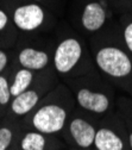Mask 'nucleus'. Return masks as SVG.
<instances>
[{"label": "nucleus", "mask_w": 132, "mask_h": 150, "mask_svg": "<svg viewBox=\"0 0 132 150\" xmlns=\"http://www.w3.org/2000/svg\"><path fill=\"white\" fill-rule=\"evenodd\" d=\"M57 85L59 76L52 68L38 73L33 83L25 92L12 98L10 104V113L14 118H24Z\"/></svg>", "instance_id": "nucleus-8"}, {"label": "nucleus", "mask_w": 132, "mask_h": 150, "mask_svg": "<svg viewBox=\"0 0 132 150\" xmlns=\"http://www.w3.org/2000/svg\"><path fill=\"white\" fill-rule=\"evenodd\" d=\"M94 148L95 150H130L126 126L118 110L99 119Z\"/></svg>", "instance_id": "nucleus-9"}, {"label": "nucleus", "mask_w": 132, "mask_h": 150, "mask_svg": "<svg viewBox=\"0 0 132 150\" xmlns=\"http://www.w3.org/2000/svg\"><path fill=\"white\" fill-rule=\"evenodd\" d=\"M117 110L121 115V118L126 126L127 141L130 150H132V100L130 97H117Z\"/></svg>", "instance_id": "nucleus-14"}, {"label": "nucleus", "mask_w": 132, "mask_h": 150, "mask_svg": "<svg viewBox=\"0 0 132 150\" xmlns=\"http://www.w3.org/2000/svg\"><path fill=\"white\" fill-rule=\"evenodd\" d=\"M0 38H4L7 45H13L19 38V32L13 25L8 6H0Z\"/></svg>", "instance_id": "nucleus-13"}, {"label": "nucleus", "mask_w": 132, "mask_h": 150, "mask_svg": "<svg viewBox=\"0 0 132 150\" xmlns=\"http://www.w3.org/2000/svg\"><path fill=\"white\" fill-rule=\"evenodd\" d=\"M78 150H92V149H78Z\"/></svg>", "instance_id": "nucleus-23"}, {"label": "nucleus", "mask_w": 132, "mask_h": 150, "mask_svg": "<svg viewBox=\"0 0 132 150\" xmlns=\"http://www.w3.org/2000/svg\"><path fill=\"white\" fill-rule=\"evenodd\" d=\"M98 122V119L75 106L62 134L69 143L78 149H92L94 146Z\"/></svg>", "instance_id": "nucleus-10"}, {"label": "nucleus", "mask_w": 132, "mask_h": 150, "mask_svg": "<svg viewBox=\"0 0 132 150\" xmlns=\"http://www.w3.org/2000/svg\"><path fill=\"white\" fill-rule=\"evenodd\" d=\"M52 36V69L59 78L66 81L95 69L86 37L64 18L60 21Z\"/></svg>", "instance_id": "nucleus-2"}, {"label": "nucleus", "mask_w": 132, "mask_h": 150, "mask_svg": "<svg viewBox=\"0 0 132 150\" xmlns=\"http://www.w3.org/2000/svg\"><path fill=\"white\" fill-rule=\"evenodd\" d=\"M16 136V131L10 124L0 126V150H8Z\"/></svg>", "instance_id": "nucleus-18"}, {"label": "nucleus", "mask_w": 132, "mask_h": 150, "mask_svg": "<svg viewBox=\"0 0 132 150\" xmlns=\"http://www.w3.org/2000/svg\"><path fill=\"white\" fill-rule=\"evenodd\" d=\"M118 16L132 11V0H108Z\"/></svg>", "instance_id": "nucleus-19"}, {"label": "nucleus", "mask_w": 132, "mask_h": 150, "mask_svg": "<svg viewBox=\"0 0 132 150\" xmlns=\"http://www.w3.org/2000/svg\"><path fill=\"white\" fill-rule=\"evenodd\" d=\"M52 35H22L17 41L16 66L26 68L33 73H42L52 68Z\"/></svg>", "instance_id": "nucleus-7"}, {"label": "nucleus", "mask_w": 132, "mask_h": 150, "mask_svg": "<svg viewBox=\"0 0 132 150\" xmlns=\"http://www.w3.org/2000/svg\"><path fill=\"white\" fill-rule=\"evenodd\" d=\"M31 1L38 3L43 6H45L47 8L52 11L59 18L63 19L66 17V11H67L69 0H31Z\"/></svg>", "instance_id": "nucleus-16"}, {"label": "nucleus", "mask_w": 132, "mask_h": 150, "mask_svg": "<svg viewBox=\"0 0 132 150\" xmlns=\"http://www.w3.org/2000/svg\"><path fill=\"white\" fill-rule=\"evenodd\" d=\"M88 47L99 74L114 88L127 93L132 83V56L124 45L118 19L90 36Z\"/></svg>", "instance_id": "nucleus-1"}, {"label": "nucleus", "mask_w": 132, "mask_h": 150, "mask_svg": "<svg viewBox=\"0 0 132 150\" xmlns=\"http://www.w3.org/2000/svg\"><path fill=\"white\" fill-rule=\"evenodd\" d=\"M12 100L11 91H10V80L6 75H0V107H10Z\"/></svg>", "instance_id": "nucleus-17"}, {"label": "nucleus", "mask_w": 132, "mask_h": 150, "mask_svg": "<svg viewBox=\"0 0 132 150\" xmlns=\"http://www.w3.org/2000/svg\"><path fill=\"white\" fill-rule=\"evenodd\" d=\"M66 16L67 22L88 38L118 19L108 0H69Z\"/></svg>", "instance_id": "nucleus-5"}, {"label": "nucleus", "mask_w": 132, "mask_h": 150, "mask_svg": "<svg viewBox=\"0 0 132 150\" xmlns=\"http://www.w3.org/2000/svg\"><path fill=\"white\" fill-rule=\"evenodd\" d=\"M60 143L54 135L26 129L19 139L20 150H55Z\"/></svg>", "instance_id": "nucleus-11"}, {"label": "nucleus", "mask_w": 132, "mask_h": 150, "mask_svg": "<svg viewBox=\"0 0 132 150\" xmlns=\"http://www.w3.org/2000/svg\"><path fill=\"white\" fill-rule=\"evenodd\" d=\"M22 1H25V0H6V4H7V5H12V4L22 3Z\"/></svg>", "instance_id": "nucleus-21"}, {"label": "nucleus", "mask_w": 132, "mask_h": 150, "mask_svg": "<svg viewBox=\"0 0 132 150\" xmlns=\"http://www.w3.org/2000/svg\"><path fill=\"white\" fill-rule=\"evenodd\" d=\"M75 99L69 87L63 82L52 88L28 116L23 118L25 129L47 135H60L75 108Z\"/></svg>", "instance_id": "nucleus-3"}, {"label": "nucleus", "mask_w": 132, "mask_h": 150, "mask_svg": "<svg viewBox=\"0 0 132 150\" xmlns=\"http://www.w3.org/2000/svg\"><path fill=\"white\" fill-rule=\"evenodd\" d=\"M127 94H128V97H130L131 100H132V83H131V86H130V89H128V92H127Z\"/></svg>", "instance_id": "nucleus-22"}, {"label": "nucleus", "mask_w": 132, "mask_h": 150, "mask_svg": "<svg viewBox=\"0 0 132 150\" xmlns=\"http://www.w3.org/2000/svg\"><path fill=\"white\" fill-rule=\"evenodd\" d=\"M11 55L7 50L0 48V75L4 74V71L7 69V67L10 66L11 62Z\"/></svg>", "instance_id": "nucleus-20"}, {"label": "nucleus", "mask_w": 132, "mask_h": 150, "mask_svg": "<svg viewBox=\"0 0 132 150\" xmlns=\"http://www.w3.org/2000/svg\"><path fill=\"white\" fill-rule=\"evenodd\" d=\"M7 6L13 25L19 35H52L61 21L52 11L31 0Z\"/></svg>", "instance_id": "nucleus-6"}, {"label": "nucleus", "mask_w": 132, "mask_h": 150, "mask_svg": "<svg viewBox=\"0 0 132 150\" xmlns=\"http://www.w3.org/2000/svg\"><path fill=\"white\" fill-rule=\"evenodd\" d=\"M118 25L124 45L132 56V11L118 16Z\"/></svg>", "instance_id": "nucleus-15"}, {"label": "nucleus", "mask_w": 132, "mask_h": 150, "mask_svg": "<svg viewBox=\"0 0 132 150\" xmlns=\"http://www.w3.org/2000/svg\"><path fill=\"white\" fill-rule=\"evenodd\" d=\"M76 106L95 119H101L117 110L116 91L97 69L81 76L66 80Z\"/></svg>", "instance_id": "nucleus-4"}, {"label": "nucleus", "mask_w": 132, "mask_h": 150, "mask_svg": "<svg viewBox=\"0 0 132 150\" xmlns=\"http://www.w3.org/2000/svg\"><path fill=\"white\" fill-rule=\"evenodd\" d=\"M37 74L38 73H33L26 68L16 66L14 74L12 75V79L10 80V91H11L12 98L25 92L33 83Z\"/></svg>", "instance_id": "nucleus-12"}]
</instances>
